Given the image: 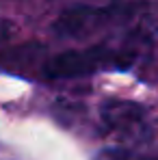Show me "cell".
<instances>
[{"instance_id": "6da1fadb", "label": "cell", "mask_w": 158, "mask_h": 160, "mask_svg": "<svg viewBox=\"0 0 158 160\" xmlns=\"http://www.w3.org/2000/svg\"><path fill=\"white\" fill-rule=\"evenodd\" d=\"M134 54L108 46H91V48H80V50H67L52 56L46 65L43 72L48 78L56 80H72L91 76L95 72L110 69V67H126L130 65Z\"/></svg>"}, {"instance_id": "7a4b0ae2", "label": "cell", "mask_w": 158, "mask_h": 160, "mask_svg": "<svg viewBox=\"0 0 158 160\" xmlns=\"http://www.w3.org/2000/svg\"><path fill=\"white\" fill-rule=\"evenodd\" d=\"M139 9H141V4H132V2H113L104 7L80 4V7H72V9L63 11L52 24V30L56 37L76 39L84 35H93L115 22L128 20L139 13Z\"/></svg>"}, {"instance_id": "3957f363", "label": "cell", "mask_w": 158, "mask_h": 160, "mask_svg": "<svg viewBox=\"0 0 158 160\" xmlns=\"http://www.w3.org/2000/svg\"><path fill=\"white\" fill-rule=\"evenodd\" d=\"M100 123L106 134L119 138H141L150 128L145 108L136 102H126V100L106 102L100 110Z\"/></svg>"}, {"instance_id": "277c9868", "label": "cell", "mask_w": 158, "mask_h": 160, "mask_svg": "<svg viewBox=\"0 0 158 160\" xmlns=\"http://www.w3.org/2000/svg\"><path fill=\"white\" fill-rule=\"evenodd\" d=\"M128 152L126 149H117V147H110V149H102L95 160H128Z\"/></svg>"}, {"instance_id": "5b68a950", "label": "cell", "mask_w": 158, "mask_h": 160, "mask_svg": "<svg viewBox=\"0 0 158 160\" xmlns=\"http://www.w3.org/2000/svg\"><path fill=\"white\" fill-rule=\"evenodd\" d=\"M13 32H15V24L9 22V20H4V18H0V43L9 41L13 37Z\"/></svg>"}]
</instances>
